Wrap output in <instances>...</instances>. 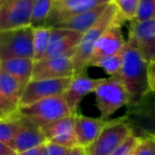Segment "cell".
Instances as JSON below:
<instances>
[{
	"instance_id": "cell-1",
	"label": "cell",
	"mask_w": 155,
	"mask_h": 155,
	"mask_svg": "<svg viewBox=\"0 0 155 155\" xmlns=\"http://www.w3.org/2000/svg\"><path fill=\"white\" fill-rule=\"evenodd\" d=\"M150 63L137 48L127 41L122 50V64L118 77L129 91L131 103L151 91Z\"/></svg>"
},
{
	"instance_id": "cell-2",
	"label": "cell",
	"mask_w": 155,
	"mask_h": 155,
	"mask_svg": "<svg viewBox=\"0 0 155 155\" xmlns=\"http://www.w3.org/2000/svg\"><path fill=\"white\" fill-rule=\"evenodd\" d=\"M121 18L123 17L119 12L118 8L113 2L108 3L107 8L103 12L99 20L83 34L80 44L78 45L77 52L73 56L74 75L85 72V69L89 67V60H91L94 47L98 39L116 20L121 19Z\"/></svg>"
},
{
	"instance_id": "cell-3",
	"label": "cell",
	"mask_w": 155,
	"mask_h": 155,
	"mask_svg": "<svg viewBox=\"0 0 155 155\" xmlns=\"http://www.w3.org/2000/svg\"><path fill=\"white\" fill-rule=\"evenodd\" d=\"M139 138H155V91H149L140 99L127 106L122 117Z\"/></svg>"
},
{
	"instance_id": "cell-4",
	"label": "cell",
	"mask_w": 155,
	"mask_h": 155,
	"mask_svg": "<svg viewBox=\"0 0 155 155\" xmlns=\"http://www.w3.org/2000/svg\"><path fill=\"white\" fill-rule=\"evenodd\" d=\"M96 104L101 114V118L107 120L108 117L131 103V97L119 77L100 79L95 89Z\"/></svg>"
},
{
	"instance_id": "cell-5",
	"label": "cell",
	"mask_w": 155,
	"mask_h": 155,
	"mask_svg": "<svg viewBox=\"0 0 155 155\" xmlns=\"http://www.w3.org/2000/svg\"><path fill=\"white\" fill-rule=\"evenodd\" d=\"M34 28L25 26L0 32V61L11 58H33Z\"/></svg>"
},
{
	"instance_id": "cell-6",
	"label": "cell",
	"mask_w": 155,
	"mask_h": 155,
	"mask_svg": "<svg viewBox=\"0 0 155 155\" xmlns=\"http://www.w3.org/2000/svg\"><path fill=\"white\" fill-rule=\"evenodd\" d=\"M18 112L41 127L73 115L63 96L49 97L29 105L20 106Z\"/></svg>"
},
{
	"instance_id": "cell-7",
	"label": "cell",
	"mask_w": 155,
	"mask_h": 155,
	"mask_svg": "<svg viewBox=\"0 0 155 155\" xmlns=\"http://www.w3.org/2000/svg\"><path fill=\"white\" fill-rule=\"evenodd\" d=\"M132 131L123 118L107 120L98 138L86 149L87 155H110L120 147Z\"/></svg>"
},
{
	"instance_id": "cell-8",
	"label": "cell",
	"mask_w": 155,
	"mask_h": 155,
	"mask_svg": "<svg viewBox=\"0 0 155 155\" xmlns=\"http://www.w3.org/2000/svg\"><path fill=\"white\" fill-rule=\"evenodd\" d=\"M36 0H0V30L30 26Z\"/></svg>"
},
{
	"instance_id": "cell-9",
	"label": "cell",
	"mask_w": 155,
	"mask_h": 155,
	"mask_svg": "<svg viewBox=\"0 0 155 155\" xmlns=\"http://www.w3.org/2000/svg\"><path fill=\"white\" fill-rule=\"evenodd\" d=\"M71 79L72 78L31 80L24 91L20 106L29 105L49 97L63 96L68 88Z\"/></svg>"
},
{
	"instance_id": "cell-10",
	"label": "cell",
	"mask_w": 155,
	"mask_h": 155,
	"mask_svg": "<svg viewBox=\"0 0 155 155\" xmlns=\"http://www.w3.org/2000/svg\"><path fill=\"white\" fill-rule=\"evenodd\" d=\"M25 86L11 74L0 70V118L18 112Z\"/></svg>"
},
{
	"instance_id": "cell-11",
	"label": "cell",
	"mask_w": 155,
	"mask_h": 155,
	"mask_svg": "<svg viewBox=\"0 0 155 155\" xmlns=\"http://www.w3.org/2000/svg\"><path fill=\"white\" fill-rule=\"evenodd\" d=\"M123 21H125L123 18L118 19L100 36L98 41L96 43L93 50V54L89 60V66L97 62L100 58H106V56L114 55V54L120 53L124 48L127 41H124L121 31V26Z\"/></svg>"
},
{
	"instance_id": "cell-12",
	"label": "cell",
	"mask_w": 155,
	"mask_h": 155,
	"mask_svg": "<svg viewBox=\"0 0 155 155\" xmlns=\"http://www.w3.org/2000/svg\"><path fill=\"white\" fill-rule=\"evenodd\" d=\"M110 2L112 0H53V7L47 21V27L51 28L58 22L72 16Z\"/></svg>"
},
{
	"instance_id": "cell-13",
	"label": "cell",
	"mask_w": 155,
	"mask_h": 155,
	"mask_svg": "<svg viewBox=\"0 0 155 155\" xmlns=\"http://www.w3.org/2000/svg\"><path fill=\"white\" fill-rule=\"evenodd\" d=\"M73 56V54H68L35 62L32 80L72 78L74 75Z\"/></svg>"
},
{
	"instance_id": "cell-14",
	"label": "cell",
	"mask_w": 155,
	"mask_h": 155,
	"mask_svg": "<svg viewBox=\"0 0 155 155\" xmlns=\"http://www.w3.org/2000/svg\"><path fill=\"white\" fill-rule=\"evenodd\" d=\"M127 41L151 62L155 55V17L142 22H131Z\"/></svg>"
},
{
	"instance_id": "cell-15",
	"label": "cell",
	"mask_w": 155,
	"mask_h": 155,
	"mask_svg": "<svg viewBox=\"0 0 155 155\" xmlns=\"http://www.w3.org/2000/svg\"><path fill=\"white\" fill-rule=\"evenodd\" d=\"M82 37V33L75 31L62 28H51L49 48L44 58H58L68 54L74 55L77 47L80 44Z\"/></svg>"
},
{
	"instance_id": "cell-16",
	"label": "cell",
	"mask_w": 155,
	"mask_h": 155,
	"mask_svg": "<svg viewBox=\"0 0 155 155\" xmlns=\"http://www.w3.org/2000/svg\"><path fill=\"white\" fill-rule=\"evenodd\" d=\"M19 113V112H18ZM47 139L39 125L19 114V129L16 133L13 148L18 153L46 143Z\"/></svg>"
},
{
	"instance_id": "cell-17",
	"label": "cell",
	"mask_w": 155,
	"mask_h": 155,
	"mask_svg": "<svg viewBox=\"0 0 155 155\" xmlns=\"http://www.w3.org/2000/svg\"><path fill=\"white\" fill-rule=\"evenodd\" d=\"M74 118L75 114H73L41 127L47 141L68 148L78 146L74 132Z\"/></svg>"
},
{
	"instance_id": "cell-18",
	"label": "cell",
	"mask_w": 155,
	"mask_h": 155,
	"mask_svg": "<svg viewBox=\"0 0 155 155\" xmlns=\"http://www.w3.org/2000/svg\"><path fill=\"white\" fill-rule=\"evenodd\" d=\"M99 82L100 79H91L87 77L85 72L73 75L68 88L63 95L65 101L73 114H77V110L79 108L81 101L87 95L95 91Z\"/></svg>"
},
{
	"instance_id": "cell-19",
	"label": "cell",
	"mask_w": 155,
	"mask_h": 155,
	"mask_svg": "<svg viewBox=\"0 0 155 155\" xmlns=\"http://www.w3.org/2000/svg\"><path fill=\"white\" fill-rule=\"evenodd\" d=\"M107 120L103 118H91L84 115L75 114L74 132L79 146L87 148L100 135Z\"/></svg>"
},
{
	"instance_id": "cell-20",
	"label": "cell",
	"mask_w": 155,
	"mask_h": 155,
	"mask_svg": "<svg viewBox=\"0 0 155 155\" xmlns=\"http://www.w3.org/2000/svg\"><path fill=\"white\" fill-rule=\"evenodd\" d=\"M107 5H100V7L96 8V9L89 10V11L81 13L79 15L72 16V17L68 18V19L58 22L51 28L68 29V30H72L75 31V32L84 34L87 30H89L99 20V18L101 17V15L105 11Z\"/></svg>"
},
{
	"instance_id": "cell-21",
	"label": "cell",
	"mask_w": 155,
	"mask_h": 155,
	"mask_svg": "<svg viewBox=\"0 0 155 155\" xmlns=\"http://www.w3.org/2000/svg\"><path fill=\"white\" fill-rule=\"evenodd\" d=\"M35 61L33 58H11L0 61V70L11 74L26 86L32 80Z\"/></svg>"
},
{
	"instance_id": "cell-22",
	"label": "cell",
	"mask_w": 155,
	"mask_h": 155,
	"mask_svg": "<svg viewBox=\"0 0 155 155\" xmlns=\"http://www.w3.org/2000/svg\"><path fill=\"white\" fill-rule=\"evenodd\" d=\"M51 37V28L50 27H38L34 28L33 35V47H34V61L39 62L45 58L48 51Z\"/></svg>"
},
{
	"instance_id": "cell-23",
	"label": "cell",
	"mask_w": 155,
	"mask_h": 155,
	"mask_svg": "<svg viewBox=\"0 0 155 155\" xmlns=\"http://www.w3.org/2000/svg\"><path fill=\"white\" fill-rule=\"evenodd\" d=\"M19 129V113L0 118V142L13 147L16 133Z\"/></svg>"
},
{
	"instance_id": "cell-24",
	"label": "cell",
	"mask_w": 155,
	"mask_h": 155,
	"mask_svg": "<svg viewBox=\"0 0 155 155\" xmlns=\"http://www.w3.org/2000/svg\"><path fill=\"white\" fill-rule=\"evenodd\" d=\"M52 7H53V0H36L31 16L30 26H32L33 28L47 26Z\"/></svg>"
},
{
	"instance_id": "cell-25",
	"label": "cell",
	"mask_w": 155,
	"mask_h": 155,
	"mask_svg": "<svg viewBox=\"0 0 155 155\" xmlns=\"http://www.w3.org/2000/svg\"><path fill=\"white\" fill-rule=\"evenodd\" d=\"M122 64V51L114 55L100 58L94 63L91 66L102 68L110 77H118Z\"/></svg>"
},
{
	"instance_id": "cell-26",
	"label": "cell",
	"mask_w": 155,
	"mask_h": 155,
	"mask_svg": "<svg viewBox=\"0 0 155 155\" xmlns=\"http://www.w3.org/2000/svg\"><path fill=\"white\" fill-rule=\"evenodd\" d=\"M155 17V0H139L135 18L131 22H142Z\"/></svg>"
},
{
	"instance_id": "cell-27",
	"label": "cell",
	"mask_w": 155,
	"mask_h": 155,
	"mask_svg": "<svg viewBox=\"0 0 155 155\" xmlns=\"http://www.w3.org/2000/svg\"><path fill=\"white\" fill-rule=\"evenodd\" d=\"M112 2L118 8L119 12L125 20L133 21L137 12L139 0H112Z\"/></svg>"
},
{
	"instance_id": "cell-28",
	"label": "cell",
	"mask_w": 155,
	"mask_h": 155,
	"mask_svg": "<svg viewBox=\"0 0 155 155\" xmlns=\"http://www.w3.org/2000/svg\"><path fill=\"white\" fill-rule=\"evenodd\" d=\"M139 141H140V138L132 134V135H130L127 137V139L120 147H118L110 155H132Z\"/></svg>"
},
{
	"instance_id": "cell-29",
	"label": "cell",
	"mask_w": 155,
	"mask_h": 155,
	"mask_svg": "<svg viewBox=\"0 0 155 155\" xmlns=\"http://www.w3.org/2000/svg\"><path fill=\"white\" fill-rule=\"evenodd\" d=\"M132 155H155V138H140Z\"/></svg>"
},
{
	"instance_id": "cell-30",
	"label": "cell",
	"mask_w": 155,
	"mask_h": 155,
	"mask_svg": "<svg viewBox=\"0 0 155 155\" xmlns=\"http://www.w3.org/2000/svg\"><path fill=\"white\" fill-rule=\"evenodd\" d=\"M45 146L47 155H68V152L70 150V148L68 147L61 146V144H56L50 141L46 142Z\"/></svg>"
},
{
	"instance_id": "cell-31",
	"label": "cell",
	"mask_w": 155,
	"mask_h": 155,
	"mask_svg": "<svg viewBox=\"0 0 155 155\" xmlns=\"http://www.w3.org/2000/svg\"><path fill=\"white\" fill-rule=\"evenodd\" d=\"M18 155H47L46 146H45V143H44L39 147H36V148H33V149H30V150L18 153Z\"/></svg>"
},
{
	"instance_id": "cell-32",
	"label": "cell",
	"mask_w": 155,
	"mask_h": 155,
	"mask_svg": "<svg viewBox=\"0 0 155 155\" xmlns=\"http://www.w3.org/2000/svg\"><path fill=\"white\" fill-rule=\"evenodd\" d=\"M0 155H18V152L13 147L0 142Z\"/></svg>"
},
{
	"instance_id": "cell-33",
	"label": "cell",
	"mask_w": 155,
	"mask_h": 155,
	"mask_svg": "<svg viewBox=\"0 0 155 155\" xmlns=\"http://www.w3.org/2000/svg\"><path fill=\"white\" fill-rule=\"evenodd\" d=\"M68 155H87L86 149L82 146H74L72 148H70L68 152Z\"/></svg>"
},
{
	"instance_id": "cell-34",
	"label": "cell",
	"mask_w": 155,
	"mask_h": 155,
	"mask_svg": "<svg viewBox=\"0 0 155 155\" xmlns=\"http://www.w3.org/2000/svg\"><path fill=\"white\" fill-rule=\"evenodd\" d=\"M150 85L151 89L155 91V62L150 63Z\"/></svg>"
},
{
	"instance_id": "cell-35",
	"label": "cell",
	"mask_w": 155,
	"mask_h": 155,
	"mask_svg": "<svg viewBox=\"0 0 155 155\" xmlns=\"http://www.w3.org/2000/svg\"><path fill=\"white\" fill-rule=\"evenodd\" d=\"M151 62H155V55L153 56V58H152V61H151Z\"/></svg>"
}]
</instances>
